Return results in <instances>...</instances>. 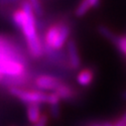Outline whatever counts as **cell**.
<instances>
[{
  "instance_id": "18",
  "label": "cell",
  "mask_w": 126,
  "mask_h": 126,
  "mask_svg": "<svg viewBox=\"0 0 126 126\" xmlns=\"http://www.w3.org/2000/svg\"><path fill=\"white\" fill-rule=\"evenodd\" d=\"M99 1H100V0H87V2L89 3V5H90V7H91V8L98 6Z\"/></svg>"
},
{
  "instance_id": "21",
  "label": "cell",
  "mask_w": 126,
  "mask_h": 126,
  "mask_svg": "<svg viewBox=\"0 0 126 126\" xmlns=\"http://www.w3.org/2000/svg\"><path fill=\"white\" fill-rule=\"evenodd\" d=\"M90 126H103L102 124H92V125H90Z\"/></svg>"
},
{
  "instance_id": "20",
  "label": "cell",
  "mask_w": 126,
  "mask_h": 126,
  "mask_svg": "<svg viewBox=\"0 0 126 126\" xmlns=\"http://www.w3.org/2000/svg\"><path fill=\"white\" fill-rule=\"evenodd\" d=\"M123 98L126 100V91H124V92H123Z\"/></svg>"
},
{
  "instance_id": "3",
  "label": "cell",
  "mask_w": 126,
  "mask_h": 126,
  "mask_svg": "<svg viewBox=\"0 0 126 126\" xmlns=\"http://www.w3.org/2000/svg\"><path fill=\"white\" fill-rule=\"evenodd\" d=\"M9 92L11 95L17 97L19 100H21L23 103L26 104H42L47 102V96L48 93L42 91V90H30V89H24L16 86L9 87Z\"/></svg>"
},
{
  "instance_id": "12",
  "label": "cell",
  "mask_w": 126,
  "mask_h": 126,
  "mask_svg": "<svg viewBox=\"0 0 126 126\" xmlns=\"http://www.w3.org/2000/svg\"><path fill=\"white\" fill-rule=\"evenodd\" d=\"M28 2L30 3L31 6H32L36 16L40 17L43 15V7L41 4V0H28Z\"/></svg>"
},
{
  "instance_id": "9",
  "label": "cell",
  "mask_w": 126,
  "mask_h": 126,
  "mask_svg": "<svg viewBox=\"0 0 126 126\" xmlns=\"http://www.w3.org/2000/svg\"><path fill=\"white\" fill-rule=\"evenodd\" d=\"M91 7H90V5H89V3L87 2V0H82V1L79 4V6L77 7V9H76V16L77 17H83L87 12H88V10L90 9Z\"/></svg>"
},
{
  "instance_id": "13",
  "label": "cell",
  "mask_w": 126,
  "mask_h": 126,
  "mask_svg": "<svg viewBox=\"0 0 126 126\" xmlns=\"http://www.w3.org/2000/svg\"><path fill=\"white\" fill-rule=\"evenodd\" d=\"M60 101L61 98L55 91L49 92L48 96H47V104H49V106H54V105H60Z\"/></svg>"
},
{
  "instance_id": "17",
  "label": "cell",
  "mask_w": 126,
  "mask_h": 126,
  "mask_svg": "<svg viewBox=\"0 0 126 126\" xmlns=\"http://www.w3.org/2000/svg\"><path fill=\"white\" fill-rule=\"evenodd\" d=\"M22 0H0V6H5L10 4H15L17 2H21Z\"/></svg>"
},
{
  "instance_id": "7",
  "label": "cell",
  "mask_w": 126,
  "mask_h": 126,
  "mask_svg": "<svg viewBox=\"0 0 126 126\" xmlns=\"http://www.w3.org/2000/svg\"><path fill=\"white\" fill-rule=\"evenodd\" d=\"M93 80V72L90 69L81 70L77 76V81L81 86H88Z\"/></svg>"
},
{
  "instance_id": "5",
  "label": "cell",
  "mask_w": 126,
  "mask_h": 126,
  "mask_svg": "<svg viewBox=\"0 0 126 126\" xmlns=\"http://www.w3.org/2000/svg\"><path fill=\"white\" fill-rule=\"evenodd\" d=\"M67 53L69 59V65L73 70H79L81 66V61L79 57V53L78 50V46L75 40L70 39L67 43Z\"/></svg>"
},
{
  "instance_id": "8",
  "label": "cell",
  "mask_w": 126,
  "mask_h": 126,
  "mask_svg": "<svg viewBox=\"0 0 126 126\" xmlns=\"http://www.w3.org/2000/svg\"><path fill=\"white\" fill-rule=\"evenodd\" d=\"M55 92L60 96L61 99H65V100L71 99L75 96L74 89L70 85H68L66 83H63V82L58 86V88L55 90Z\"/></svg>"
},
{
  "instance_id": "11",
  "label": "cell",
  "mask_w": 126,
  "mask_h": 126,
  "mask_svg": "<svg viewBox=\"0 0 126 126\" xmlns=\"http://www.w3.org/2000/svg\"><path fill=\"white\" fill-rule=\"evenodd\" d=\"M98 32H99V34L101 35V36H103L104 38H106V39H108V40H110V41H113L114 42V40L116 39V37L117 36H115L114 34H113V32L111 30H109L108 28H106L105 26H99L98 27Z\"/></svg>"
},
{
  "instance_id": "22",
  "label": "cell",
  "mask_w": 126,
  "mask_h": 126,
  "mask_svg": "<svg viewBox=\"0 0 126 126\" xmlns=\"http://www.w3.org/2000/svg\"><path fill=\"white\" fill-rule=\"evenodd\" d=\"M0 74H1V72H0Z\"/></svg>"
},
{
  "instance_id": "2",
  "label": "cell",
  "mask_w": 126,
  "mask_h": 126,
  "mask_svg": "<svg viewBox=\"0 0 126 126\" xmlns=\"http://www.w3.org/2000/svg\"><path fill=\"white\" fill-rule=\"evenodd\" d=\"M10 62H22L26 64V58L11 39L0 36V66Z\"/></svg>"
},
{
  "instance_id": "16",
  "label": "cell",
  "mask_w": 126,
  "mask_h": 126,
  "mask_svg": "<svg viewBox=\"0 0 126 126\" xmlns=\"http://www.w3.org/2000/svg\"><path fill=\"white\" fill-rule=\"evenodd\" d=\"M113 126H126V112L122 115V117L113 124Z\"/></svg>"
},
{
  "instance_id": "14",
  "label": "cell",
  "mask_w": 126,
  "mask_h": 126,
  "mask_svg": "<svg viewBox=\"0 0 126 126\" xmlns=\"http://www.w3.org/2000/svg\"><path fill=\"white\" fill-rule=\"evenodd\" d=\"M48 121H49V117L47 114H43L42 117L40 118V120L38 122H36L35 124H33V126H47L48 125Z\"/></svg>"
},
{
  "instance_id": "4",
  "label": "cell",
  "mask_w": 126,
  "mask_h": 126,
  "mask_svg": "<svg viewBox=\"0 0 126 126\" xmlns=\"http://www.w3.org/2000/svg\"><path fill=\"white\" fill-rule=\"evenodd\" d=\"M61 80L51 75H41L35 79V85L39 90H52L55 91L61 84Z\"/></svg>"
},
{
  "instance_id": "19",
  "label": "cell",
  "mask_w": 126,
  "mask_h": 126,
  "mask_svg": "<svg viewBox=\"0 0 126 126\" xmlns=\"http://www.w3.org/2000/svg\"><path fill=\"white\" fill-rule=\"evenodd\" d=\"M4 76L2 75V74H0V81H3V79H4Z\"/></svg>"
},
{
  "instance_id": "1",
  "label": "cell",
  "mask_w": 126,
  "mask_h": 126,
  "mask_svg": "<svg viewBox=\"0 0 126 126\" xmlns=\"http://www.w3.org/2000/svg\"><path fill=\"white\" fill-rule=\"evenodd\" d=\"M32 6L28 0H22L20 9L14 11L12 20L17 28L21 32L26 40L27 48L30 56L35 59L41 58L45 54L44 41L41 40L38 34L37 19Z\"/></svg>"
},
{
  "instance_id": "10",
  "label": "cell",
  "mask_w": 126,
  "mask_h": 126,
  "mask_svg": "<svg viewBox=\"0 0 126 126\" xmlns=\"http://www.w3.org/2000/svg\"><path fill=\"white\" fill-rule=\"evenodd\" d=\"M118 50L126 56V36H117L113 42Z\"/></svg>"
},
{
  "instance_id": "6",
  "label": "cell",
  "mask_w": 126,
  "mask_h": 126,
  "mask_svg": "<svg viewBox=\"0 0 126 126\" xmlns=\"http://www.w3.org/2000/svg\"><path fill=\"white\" fill-rule=\"evenodd\" d=\"M26 115L28 118V121L31 124H35L40 120L42 117V112H41V107L40 104L37 103H32V104H27L26 108Z\"/></svg>"
},
{
  "instance_id": "15",
  "label": "cell",
  "mask_w": 126,
  "mask_h": 126,
  "mask_svg": "<svg viewBox=\"0 0 126 126\" xmlns=\"http://www.w3.org/2000/svg\"><path fill=\"white\" fill-rule=\"evenodd\" d=\"M50 113L54 118H57L60 116V105H54L50 106Z\"/></svg>"
}]
</instances>
